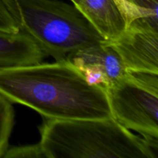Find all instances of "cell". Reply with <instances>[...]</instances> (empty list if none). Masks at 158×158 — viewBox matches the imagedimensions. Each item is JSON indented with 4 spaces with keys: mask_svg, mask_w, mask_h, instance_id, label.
Listing matches in <instances>:
<instances>
[{
    "mask_svg": "<svg viewBox=\"0 0 158 158\" xmlns=\"http://www.w3.org/2000/svg\"><path fill=\"white\" fill-rule=\"evenodd\" d=\"M17 3L21 29L56 61L106 42L75 5L59 0H17Z\"/></svg>",
    "mask_w": 158,
    "mask_h": 158,
    "instance_id": "3",
    "label": "cell"
},
{
    "mask_svg": "<svg viewBox=\"0 0 158 158\" xmlns=\"http://www.w3.org/2000/svg\"><path fill=\"white\" fill-rule=\"evenodd\" d=\"M22 20L17 0H0V31L17 32Z\"/></svg>",
    "mask_w": 158,
    "mask_h": 158,
    "instance_id": "11",
    "label": "cell"
},
{
    "mask_svg": "<svg viewBox=\"0 0 158 158\" xmlns=\"http://www.w3.org/2000/svg\"><path fill=\"white\" fill-rule=\"evenodd\" d=\"M72 1V2L73 3V5H75V6H77V5L80 3V0H71Z\"/></svg>",
    "mask_w": 158,
    "mask_h": 158,
    "instance_id": "13",
    "label": "cell"
},
{
    "mask_svg": "<svg viewBox=\"0 0 158 158\" xmlns=\"http://www.w3.org/2000/svg\"><path fill=\"white\" fill-rule=\"evenodd\" d=\"M15 112L12 102L0 94V158L9 149V137L14 126Z\"/></svg>",
    "mask_w": 158,
    "mask_h": 158,
    "instance_id": "10",
    "label": "cell"
},
{
    "mask_svg": "<svg viewBox=\"0 0 158 158\" xmlns=\"http://www.w3.org/2000/svg\"><path fill=\"white\" fill-rule=\"evenodd\" d=\"M127 23V29L158 32V0H115Z\"/></svg>",
    "mask_w": 158,
    "mask_h": 158,
    "instance_id": "9",
    "label": "cell"
},
{
    "mask_svg": "<svg viewBox=\"0 0 158 158\" xmlns=\"http://www.w3.org/2000/svg\"><path fill=\"white\" fill-rule=\"evenodd\" d=\"M46 158V154L38 143L27 146L13 147L7 150L4 158Z\"/></svg>",
    "mask_w": 158,
    "mask_h": 158,
    "instance_id": "12",
    "label": "cell"
},
{
    "mask_svg": "<svg viewBox=\"0 0 158 158\" xmlns=\"http://www.w3.org/2000/svg\"><path fill=\"white\" fill-rule=\"evenodd\" d=\"M46 54L30 35L23 30L0 31V68L41 63Z\"/></svg>",
    "mask_w": 158,
    "mask_h": 158,
    "instance_id": "8",
    "label": "cell"
},
{
    "mask_svg": "<svg viewBox=\"0 0 158 158\" xmlns=\"http://www.w3.org/2000/svg\"><path fill=\"white\" fill-rule=\"evenodd\" d=\"M0 94L46 120L112 117L105 88L66 60L0 68Z\"/></svg>",
    "mask_w": 158,
    "mask_h": 158,
    "instance_id": "1",
    "label": "cell"
},
{
    "mask_svg": "<svg viewBox=\"0 0 158 158\" xmlns=\"http://www.w3.org/2000/svg\"><path fill=\"white\" fill-rule=\"evenodd\" d=\"M76 6L108 43L118 40L127 29L124 15L115 0H80Z\"/></svg>",
    "mask_w": 158,
    "mask_h": 158,
    "instance_id": "7",
    "label": "cell"
},
{
    "mask_svg": "<svg viewBox=\"0 0 158 158\" xmlns=\"http://www.w3.org/2000/svg\"><path fill=\"white\" fill-rule=\"evenodd\" d=\"M93 83L106 88L127 71L121 57L110 43L95 44L69 53L66 58Z\"/></svg>",
    "mask_w": 158,
    "mask_h": 158,
    "instance_id": "5",
    "label": "cell"
},
{
    "mask_svg": "<svg viewBox=\"0 0 158 158\" xmlns=\"http://www.w3.org/2000/svg\"><path fill=\"white\" fill-rule=\"evenodd\" d=\"M112 117L158 146V73L127 71L105 88Z\"/></svg>",
    "mask_w": 158,
    "mask_h": 158,
    "instance_id": "4",
    "label": "cell"
},
{
    "mask_svg": "<svg viewBox=\"0 0 158 158\" xmlns=\"http://www.w3.org/2000/svg\"><path fill=\"white\" fill-rule=\"evenodd\" d=\"M121 57L127 71L158 73V32L128 28L110 43Z\"/></svg>",
    "mask_w": 158,
    "mask_h": 158,
    "instance_id": "6",
    "label": "cell"
},
{
    "mask_svg": "<svg viewBox=\"0 0 158 158\" xmlns=\"http://www.w3.org/2000/svg\"><path fill=\"white\" fill-rule=\"evenodd\" d=\"M39 144L46 158H156L157 151L113 117L46 120Z\"/></svg>",
    "mask_w": 158,
    "mask_h": 158,
    "instance_id": "2",
    "label": "cell"
}]
</instances>
